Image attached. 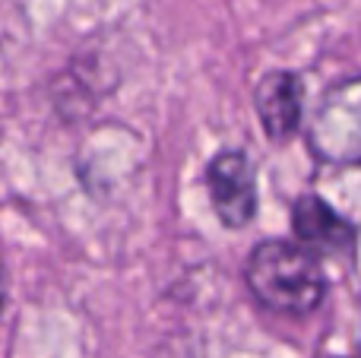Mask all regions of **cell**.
I'll return each instance as SVG.
<instances>
[{"mask_svg": "<svg viewBox=\"0 0 361 358\" xmlns=\"http://www.w3.org/2000/svg\"><path fill=\"white\" fill-rule=\"evenodd\" d=\"M247 285L267 308L282 314H307L320 304L326 279L311 251L292 241H263L247 257Z\"/></svg>", "mask_w": 361, "mask_h": 358, "instance_id": "cell-1", "label": "cell"}, {"mask_svg": "<svg viewBox=\"0 0 361 358\" xmlns=\"http://www.w3.org/2000/svg\"><path fill=\"white\" fill-rule=\"evenodd\" d=\"M311 143L326 162L361 165V76L324 95L311 124Z\"/></svg>", "mask_w": 361, "mask_h": 358, "instance_id": "cell-2", "label": "cell"}, {"mask_svg": "<svg viewBox=\"0 0 361 358\" xmlns=\"http://www.w3.org/2000/svg\"><path fill=\"white\" fill-rule=\"evenodd\" d=\"M206 184H209V197L216 216L222 226L244 228L250 226L257 213V181H254V165L247 162L244 152L225 149L209 162L206 171Z\"/></svg>", "mask_w": 361, "mask_h": 358, "instance_id": "cell-3", "label": "cell"}, {"mask_svg": "<svg viewBox=\"0 0 361 358\" xmlns=\"http://www.w3.org/2000/svg\"><path fill=\"white\" fill-rule=\"evenodd\" d=\"M292 226H295V235L301 238V245L314 247V251L349 254L352 247H355V228L339 213H333V209L314 194L301 197V200L295 203Z\"/></svg>", "mask_w": 361, "mask_h": 358, "instance_id": "cell-4", "label": "cell"}, {"mask_svg": "<svg viewBox=\"0 0 361 358\" xmlns=\"http://www.w3.org/2000/svg\"><path fill=\"white\" fill-rule=\"evenodd\" d=\"M257 111L273 140H286L301 124V80L295 73H269L254 92Z\"/></svg>", "mask_w": 361, "mask_h": 358, "instance_id": "cell-5", "label": "cell"}, {"mask_svg": "<svg viewBox=\"0 0 361 358\" xmlns=\"http://www.w3.org/2000/svg\"><path fill=\"white\" fill-rule=\"evenodd\" d=\"M4 298H6V279H4V266H0V311H4Z\"/></svg>", "mask_w": 361, "mask_h": 358, "instance_id": "cell-6", "label": "cell"}]
</instances>
